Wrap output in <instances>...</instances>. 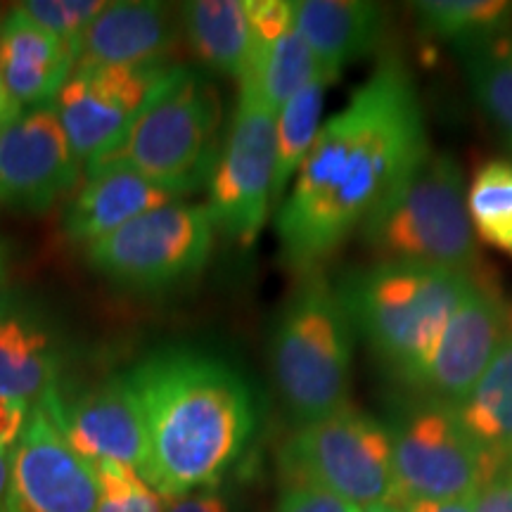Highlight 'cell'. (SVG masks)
<instances>
[{
    "label": "cell",
    "instance_id": "1",
    "mask_svg": "<svg viewBox=\"0 0 512 512\" xmlns=\"http://www.w3.org/2000/svg\"><path fill=\"white\" fill-rule=\"evenodd\" d=\"M430 152L413 76L387 57L320 126L280 202L275 235L283 264L299 278L320 273Z\"/></svg>",
    "mask_w": 512,
    "mask_h": 512
},
{
    "label": "cell",
    "instance_id": "2",
    "mask_svg": "<svg viewBox=\"0 0 512 512\" xmlns=\"http://www.w3.org/2000/svg\"><path fill=\"white\" fill-rule=\"evenodd\" d=\"M124 377L145 425L140 477L164 501L216 489L256 427L254 394L240 370L209 351L169 347Z\"/></svg>",
    "mask_w": 512,
    "mask_h": 512
},
{
    "label": "cell",
    "instance_id": "3",
    "mask_svg": "<svg viewBox=\"0 0 512 512\" xmlns=\"http://www.w3.org/2000/svg\"><path fill=\"white\" fill-rule=\"evenodd\" d=\"M486 278V275H484ZM472 275L446 268L377 264L339 283L354 330L403 392H420L448 320L475 285Z\"/></svg>",
    "mask_w": 512,
    "mask_h": 512
},
{
    "label": "cell",
    "instance_id": "4",
    "mask_svg": "<svg viewBox=\"0 0 512 512\" xmlns=\"http://www.w3.org/2000/svg\"><path fill=\"white\" fill-rule=\"evenodd\" d=\"M356 330L342 292L323 273L304 275L271 337V375L297 427L349 406Z\"/></svg>",
    "mask_w": 512,
    "mask_h": 512
},
{
    "label": "cell",
    "instance_id": "5",
    "mask_svg": "<svg viewBox=\"0 0 512 512\" xmlns=\"http://www.w3.org/2000/svg\"><path fill=\"white\" fill-rule=\"evenodd\" d=\"M358 233L380 261L484 278V259L467 214L463 169L446 152L422 159Z\"/></svg>",
    "mask_w": 512,
    "mask_h": 512
},
{
    "label": "cell",
    "instance_id": "6",
    "mask_svg": "<svg viewBox=\"0 0 512 512\" xmlns=\"http://www.w3.org/2000/svg\"><path fill=\"white\" fill-rule=\"evenodd\" d=\"M223 110L219 91L195 69L181 67L131 128L105 155L86 164V174L131 169L176 197L209 181L219 159Z\"/></svg>",
    "mask_w": 512,
    "mask_h": 512
},
{
    "label": "cell",
    "instance_id": "7",
    "mask_svg": "<svg viewBox=\"0 0 512 512\" xmlns=\"http://www.w3.org/2000/svg\"><path fill=\"white\" fill-rule=\"evenodd\" d=\"M285 486H313L358 510L399 503L387 425L349 403L297 427L280 451Z\"/></svg>",
    "mask_w": 512,
    "mask_h": 512
},
{
    "label": "cell",
    "instance_id": "8",
    "mask_svg": "<svg viewBox=\"0 0 512 512\" xmlns=\"http://www.w3.org/2000/svg\"><path fill=\"white\" fill-rule=\"evenodd\" d=\"M387 432L399 491L396 508L408 501L470 498L491 477L484 453L451 403L406 392L394 406Z\"/></svg>",
    "mask_w": 512,
    "mask_h": 512
},
{
    "label": "cell",
    "instance_id": "9",
    "mask_svg": "<svg viewBox=\"0 0 512 512\" xmlns=\"http://www.w3.org/2000/svg\"><path fill=\"white\" fill-rule=\"evenodd\" d=\"M216 226L207 204L169 202L86 247L88 264L128 290L162 292L207 266Z\"/></svg>",
    "mask_w": 512,
    "mask_h": 512
},
{
    "label": "cell",
    "instance_id": "10",
    "mask_svg": "<svg viewBox=\"0 0 512 512\" xmlns=\"http://www.w3.org/2000/svg\"><path fill=\"white\" fill-rule=\"evenodd\" d=\"M275 117L259 98L240 91L226 143L209 176L211 221L242 247L254 245L273 207Z\"/></svg>",
    "mask_w": 512,
    "mask_h": 512
},
{
    "label": "cell",
    "instance_id": "11",
    "mask_svg": "<svg viewBox=\"0 0 512 512\" xmlns=\"http://www.w3.org/2000/svg\"><path fill=\"white\" fill-rule=\"evenodd\" d=\"M183 64L72 69L53 102L76 159L105 155L147 105L176 79Z\"/></svg>",
    "mask_w": 512,
    "mask_h": 512
},
{
    "label": "cell",
    "instance_id": "12",
    "mask_svg": "<svg viewBox=\"0 0 512 512\" xmlns=\"http://www.w3.org/2000/svg\"><path fill=\"white\" fill-rule=\"evenodd\" d=\"M98 479L43 406H34L10 458L5 512H95Z\"/></svg>",
    "mask_w": 512,
    "mask_h": 512
},
{
    "label": "cell",
    "instance_id": "13",
    "mask_svg": "<svg viewBox=\"0 0 512 512\" xmlns=\"http://www.w3.org/2000/svg\"><path fill=\"white\" fill-rule=\"evenodd\" d=\"M81 162L55 107L22 112L0 131V204L46 211L79 181Z\"/></svg>",
    "mask_w": 512,
    "mask_h": 512
},
{
    "label": "cell",
    "instance_id": "14",
    "mask_svg": "<svg viewBox=\"0 0 512 512\" xmlns=\"http://www.w3.org/2000/svg\"><path fill=\"white\" fill-rule=\"evenodd\" d=\"M512 328V306L494 280H475L470 292L448 320L439 347L427 368L420 392L451 406L463 403L479 377L494 361L498 347Z\"/></svg>",
    "mask_w": 512,
    "mask_h": 512
},
{
    "label": "cell",
    "instance_id": "15",
    "mask_svg": "<svg viewBox=\"0 0 512 512\" xmlns=\"http://www.w3.org/2000/svg\"><path fill=\"white\" fill-rule=\"evenodd\" d=\"M38 406L50 413L64 439L91 465L114 463L143 475L145 425L126 377H110L64 401L53 389Z\"/></svg>",
    "mask_w": 512,
    "mask_h": 512
},
{
    "label": "cell",
    "instance_id": "16",
    "mask_svg": "<svg viewBox=\"0 0 512 512\" xmlns=\"http://www.w3.org/2000/svg\"><path fill=\"white\" fill-rule=\"evenodd\" d=\"M181 17L155 0H114L95 17L76 50L74 69L150 67L169 62Z\"/></svg>",
    "mask_w": 512,
    "mask_h": 512
},
{
    "label": "cell",
    "instance_id": "17",
    "mask_svg": "<svg viewBox=\"0 0 512 512\" xmlns=\"http://www.w3.org/2000/svg\"><path fill=\"white\" fill-rule=\"evenodd\" d=\"M252 50L240 91L252 93L278 114L285 102L316 79V62L294 24V8L287 0H249Z\"/></svg>",
    "mask_w": 512,
    "mask_h": 512
},
{
    "label": "cell",
    "instance_id": "18",
    "mask_svg": "<svg viewBox=\"0 0 512 512\" xmlns=\"http://www.w3.org/2000/svg\"><path fill=\"white\" fill-rule=\"evenodd\" d=\"M76 50L15 8L0 22V79L22 110L50 107L72 74Z\"/></svg>",
    "mask_w": 512,
    "mask_h": 512
},
{
    "label": "cell",
    "instance_id": "19",
    "mask_svg": "<svg viewBox=\"0 0 512 512\" xmlns=\"http://www.w3.org/2000/svg\"><path fill=\"white\" fill-rule=\"evenodd\" d=\"M294 24L309 46L316 72L335 83L344 67L380 46L384 8L366 0H297Z\"/></svg>",
    "mask_w": 512,
    "mask_h": 512
},
{
    "label": "cell",
    "instance_id": "20",
    "mask_svg": "<svg viewBox=\"0 0 512 512\" xmlns=\"http://www.w3.org/2000/svg\"><path fill=\"white\" fill-rule=\"evenodd\" d=\"M60 356L46 320L15 297L0 304V399L34 408L53 392Z\"/></svg>",
    "mask_w": 512,
    "mask_h": 512
},
{
    "label": "cell",
    "instance_id": "21",
    "mask_svg": "<svg viewBox=\"0 0 512 512\" xmlns=\"http://www.w3.org/2000/svg\"><path fill=\"white\" fill-rule=\"evenodd\" d=\"M181 200L131 169H102L86 174L64 211V233L72 242L91 247L147 211Z\"/></svg>",
    "mask_w": 512,
    "mask_h": 512
},
{
    "label": "cell",
    "instance_id": "22",
    "mask_svg": "<svg viewBox=\"0 0 512 512\" xmlns=\"http://www.w3.org/2000/svg\"><path fill=\"white\" fill-rule=\"evenodd\" d=\"M456 411L467 434L484 453L491 475L512 465V328Z\"/></svg>",
    "mask_w": 512,
    "mask_h": 512
},
{
    "label": "cell",
    "instance_id": "23",
    "mask_svg": "<svg viewBox=\"0 0 512 512\" xmlns=\"http://www.w3.org/2000/svg\"><path fill=\"white\" fill-rule=\"evenodd\" d=\"M178 17L197 60L240 81L252 50L249 0H192L181 5Z\"/></svg>",
    "mask_w": 512,
    "mask_h": 512
},
{
    "label": "cell",
    "instance_id": "24",
    "mask_svg": "<svg viewBox=\"0 0 512 512\" xmlns=\"http://www.w3.org/2000/svg\"><path fill=\"white\" fill-rule=\"evenodd\" d=\"M477 105L512 155V29L456 48Z\"/></svg>",
    "mask_w": 512,
    "mask_h": 512
},
{
    "label": "cell",
    "instance_id": "25",
    "mask_svg": "<svg viewBox=\"0 0 512 512\" xmlns=\"http://www.w3.org/2000/svg\"><path fill=\"white\" fill-rule=\"evenodd\" d=\"M330 83L320 76L311 79L299 93L285 102L275 117V169H273V207H280L287 188L309 157L320 133V114Z\"/></svg>",
    "mask_w": 512,
    "mask_h": 512
},
{
    "label": "cell",
    "instance_id": "26",
    "mask_svg": "<svg viewBox=\"0 0 512 512\" xmlns=\"http://www.w3.org/2000/svg\"><path fill=\"white\" fill-rule=\"evenodd\" d=\"M413 12L425 34L453 48L512 29V3L503 0H420Z\"/></svg>",
    "mask_w": 512,
    "mask_h": 512
},
{
    "label": "cell",
    "instance_id": "27",
    "mask_svg": "<svg viewBox=\"0 0 512 512\" xmlns=\"http://www.w3.org/2000/svg\"><path fill=\"white\" fill-rule=\"evenodd\" d=\"M467 214L477 240L512 261V162L489 159L467 188Z\"/></svg>",
    "mask_w": 512,
    "mask_h": 512
},
{
    "label": "cell",
    "instance_id": "28",
    "mask_svg": "<svg viewBox=\"0 0 512 512\" xmlns=\"http://www.w3.org/2000/svg\"><path fill=\"white\" fill-rule=\"evenodd\" d=\"M98 510L95 512H164V498L131 467L98 463Z\"/></svg>",
    "mask_w": 512,
    "mask_h": 512
},
{
    "label": "cell",
    "instance_id": "29",
    "mask_svg": "<svg viewBox=\"0 0 512 512\" xmlns=\"http://www.w3.org/2000/svg\"><path fill=\"white\" fill-rule=\"evenodd\" d=\"M17 8L48 34L79 50L83 34L95 22V17L107 8V3L102 0H27V3H19Z\"/></svg>",
    "mask_w": 512,
    "mask_h": 512
},
{
    "label": "cell",
    "instance_id": "30",
    "mask_svg": "<svg viewBox=\"0 0 512 512\" xmlns=\"http://www.w3.org/2000/svg\"><path fill=\"white\" fill-rule=\"evenodd\" d=\"M275 512H361L344 498L313 486H285Z\"/></svg>",
    "mask_w": 512,
    "mask_h": 512
},
{
    "label": "cell",
    "instance_id": "31",
    "mask_svg": "<svg viewBox=\"0 0 512 512\" xmlns=\"http://www.w3.org/2000/svg\"><path fill=\"white\" fill-rule=\"evenodd\" d=\"M472 512H512V465L486 479L475 494Z\"/></svg>",
    "mask_w": 512,
    "mask_h": 512
},
{
    "label": "cell",
    "instance_id": "32",
    "mask_svg": "<svg viewBox=\"0 0 512 512\" xmlns=\"http://www.w3.org/2000/svg\"><path fill=\"white\" fill-rule=\"evenodd\" d=\"M166 512H230V505L219 489H200L169 501Z\"/></svg>",
    "mask_w": 512,
    "mask_h": 512
},
{
    "label": "cell",
    "instance_id": "33",
    "mask_svg": "<svg viewBox=\"0 0 512 512\" xmlns=\"http://www.w3.org/2000/svg\"><path fill=\"white\" fill-rule=\"evenodd\" d=\"M27 415L29 408L0 399V446L12 448L17 444L24 422H27Z\"/></svg>",
    "mask_w": 512,
    "mask_h": 512
},
{
    "label": "cell",
    "instance_id": "34",
    "mask_svg": "<svg viewBox=\"0 0 512 512\" xmlns=\"http://www.w3.org/2000/svg\"><path fill=\"white\" fill-rule=\"evenodd\" d=\"M475 496L456 498V501H408L401 505V512H472Z\"/></svg>",
    "mask_w": 512,
    "mask_h": 512
},
{
    "label": "cell",
    "instance_id": "35",
    "mask_svg": "<svg viewBox=\"0 0 512 512\" xmlns=\"http://www.w3.org/2000/svg\"><path fill=\"white\" fill-rule=\"evenodd\" d=\"M22 112H24L22 105L12 98L8 88H5L3 79H0V131H3L8 124H12V121H15Z\"/></svg>",
    "mask_w": 512,
    "mask_h": 512
},
{
    "label": "cell",
    "instance_id": "36",
    "mask_svg": "<svg viewBox=\"0 0 512 512\" xmlns=\"http://www.w3.org/2000/svg\"><path fill=\"white\" fill-rule=\"evenodd\" d=\"M15 448V446H12ZM12 448L0 446V512H5V501H8V484H10V458Z\"/></svg>",
    "mask_w": 512,
    "mask_h": 512
},
{
    "label": "cell",
    "instance_id": "37",
    "mask_svg": "<svg viewBox=\"0 0 512 512\" xmlns=\"http://www.w3.org/2000/svg\"><path fill=\"white\" fill-rule=\"evenodd\" d=\"M10 247L8 242L0 240V304L10 297Z\"/></svg>",
    "mask_w": 512,
    "mask_h": 512
},
{
    "label": "cell",
    "instance_id": "38",
    "mask_svg": "<svg viewBox=\"0 0 512 512\" xmlns=\"http://www.w3.org/2000/svg\"><path fill=\"white\" fill-rule=\"evenodd\" d=\"M361 512H401V510L394 508V505H375V508H368V510H361Z\"/></svg>",
    "mask_w": 512,
    "mask_h": 512
}]
</instances>
